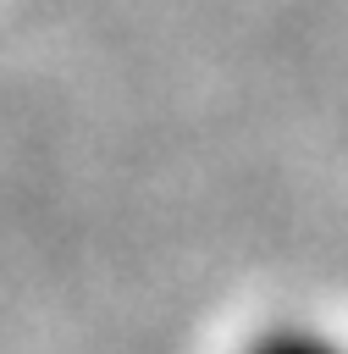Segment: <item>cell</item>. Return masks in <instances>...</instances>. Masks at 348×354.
Listing matches in <instances>:
<instances>
[{
    "label": "cell",
    "instance_id": "1",
    "mask_svg": "<svg viewBox=\"0 0 348 354\" xmlns=\"http://www.w3.org/2000/svg\"><path fill=\"white\" fill-rule=\"evenodd\" d=\"M238 354H348V337H337L320 321H276L260 337H249Z\"/></svg>",
    "mask_w": 348,
    "mask_h": 354
}]
</instances>
